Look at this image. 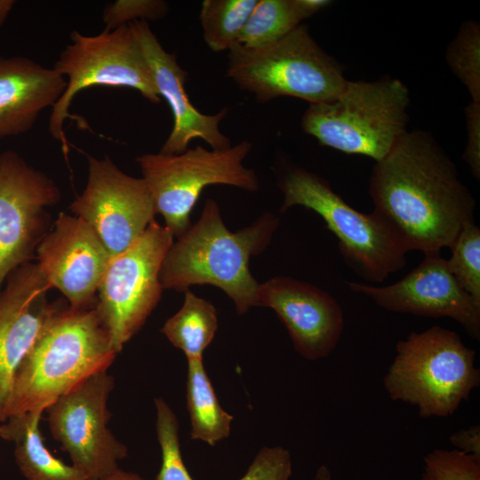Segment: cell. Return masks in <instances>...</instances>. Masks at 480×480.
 Instances as JSON below:
<instances>
[{
    "mask_svg": "<svg viewBox=\"0 0 480 480\" xmlns=\"http://www.w3.org/2000/svg\"><path fill=\"white\" fill-rule=\"evenodd\" d=\"M71 43L60 53L53 68L66 79V88L52 108L49 132L61 145L68 161L69 144L64 132L66 119H82L69 113L76 95L91 86L105 85L136 90L153 104L162 99L156 91L149 65L130 25L112 30L104 29L96 36L71 32Z\"/></svg>",
    "mask_w": 480,
    "mask_h": 480,
    "instance_id": "ba28073f",
    "label": "cell"
},
{
    "mask_svg": "<svg viewBox=\"0 0 480 480\" xmlns=\"http://www.w3.org/2000/svg\"><path fill=\"white\" fill-rule=\"evenodd\" d=\"M169 6L163 0H116L106 5L103 11L105 29L112 30L139 20L163 19Z\"/></svg>",
    "mask_w": 480,
    "mask_h": 480,
    "instance_id": "f1b7e54d",
    "label": "cell"
},
{
    "mask_svg": "<svg viewBox=\"0 0 480 480\" xmlns=\"http://www.w3.org/2000/svg\"><path fill=\"white\" fill-rule=\"evenodd\" d=\"M468 143L463 160L473 176L480 179V103L470 102L465 108Z\"/></svg>",
    "mask_w": 480,
    "mask_h": 480,
    "instance_id": "4dcf8cb0",
    "label": "cell"
},
{
    "mask_svg": "<svg viewBox=\"0 0 480 480\" xmlns=\"http://www.w3.org/2000/svg\"><path fill=\"white\" fill-rule=\"evenodd\" d=\"M129 25L149 65L158 95L166 100L173 116L172 129L160 153H182L195 139H202L212 149L231 147L230 140L220 129L227 108L206 115L195 108L184 86L187 73L179 65L175 55L164 49L148 21L139 20Z\"/></svg>",
    "mask_w": 480,
    "mask_h": 480,
    "instance_id": "ac0fdd59",
    "label": "cell"
},
{
    "mask_svg": "<svg viewBox=\"0 0 480 480\" xmlns=\"http://www.w3.org/2000/svg\"><path fill=\"white\" fill-rule=\"evenodd\" d=\"M396 350L383 386L392 400L415 406L421 418L453 414L480 385L476 351L454 331L436 325L412 332Z\"/></svg>",
    "mask_w": 480,
    "mask_h": 480,
    "instance_id": "277c9868",
    "label": "cell"
},
{
    "mask_svg": "<svg viewBox=\"0 0 480 480\" xmlns=\"http://www.w3.org/2000/svg\"><path fill=\"white\" fill-rule=\"evenodd\" d=\"M292 472V457L287 449L263 447L239 480H289Z\"/></svg>",
    "mask_w": 480,
    "mask_h": 480,
    "instance_id": "f546056e",
    "label": "cell"
},
{
    "mask_svg": "<svg viewBox=\"0 0 480 480\" xmlns=\"http://www.w3.org/2000/svg\"><path fill=\"white\" fill-rule=\"evenodd\" d=\"M100 480H145L140 476L120 469L119 468Z\"/></svg>",
    "mask_w": 480,
    "mask_h": 480,
    "instance_id": "d6a6232c",
    "label": "cell"
},
{
    "mask_svg": "<svg viewBox=\"0 0 480 480\" xmlns=\"http://www.w3.org/2000/svg\"><path fill=\"white\" fill-rule=\"evenodd\" d=\"M52 288L37 264L14 269L0 292V422L8 407L19 366L32 348L57 302H48Z\"/></svg>",
    "mask_w": 480,
    "mask_h": 480,
    "instance_id": "2e32d148",
    "label": "cell"
},
{
    "mask_svg": "<svg viewBox=\"0 0 480 480\" xmlns=\"http://www.w3.org/2000/svg\"><path fill=\"white\" fill-rule=\"evenodd\" d=\"M344 283L353 292L366 296L388 311L448 317L459 323L473 340H480V303L461 288L440 252L424 253L415 268L392 284Z\"/></svg>",
    "mask_w": 480,
    "mask_h": 480,
    "instance_id": "5bb4252c",
    "label": "cell"
},
{
    "mask_svg": "<svg viewBox=\"0 0 480 480\" xmlns=\"http://www.w3.org/2000/svg\"><path fill=\"white\" fill-rule=\"evenodd\" d=\"M314 480H332L331 473L328 468L324 465L319 467Z\"/></svg>",
    "mask_w": 480,
    "mask_h": 480,
    "instance_id": "e575fe53",
    "label": "cell"
},
{
    "mask_svg": "<svg viewBox=\"0 0 480 480\" xmlns=\"http://www.w3.org/2000/svg\"><path fill=\"white\" fill-rule=\"evenodd\" d=\"M187 406L192 440L214 446L229 436L233 416L221 407L203 359L188 360Z\"/></svg>",
    "mask_w": 480,
    "mask_h": 480,
    "instance_id": "7402d4cb",
    "label": "cell"
},
{
    "mask_svg": "<svg viewBox=\"0 0 480 480\" xmlns=\"http://www.w3.org/2000/svg\"><path fill=\"white\" fill-rule=\"evenodd\" d=\"M14 4H15V1L13 0H0V28L6 21Z\"/></svg>",
    "mask_w": 480,
    "mask_h": 480,
    "instance_id": "836d02e7",
    "label": "cell"
},
{
    "mask_svg": "<svg viewBox=\"0 0 480 480\" xmlns=\"http://www.w3.org/2000/svg\"><path fill=\"white\" fill-rule=\"evenodd\" d=\"M445 59L453 74L465 85L472 102L480 103V25L468 20L449 44Z\"/></svg>",
    "mask_w": 480,
    "mask_h": 480,
    "instance_id": "d4e9b609",
    "label": "cell"
},
{
    "mask_svg": "<svg viewBox=\"0 0 480 480\" xmlns=\"http://www.w3.org/2000/svg\"><path fill=\"white\" fill-rule=\"evenodd\" d=\"M277 187L284 195L280 212L296 205L316 212L338 239L345 263L365 282L381 283L406 266L408 251L388 224L374 212L350 206L320 175L291 166Z\"/></svg>",
    "mask_w": 480,
    "mask_h": 480,
    "instance_id": "8992f818",
    "label": "cell"
},
{
    "mask_svg": "<svg viewBox=\"0 0 480 480\" xmlns=\"http://www.w3.org/2000/svg\"><path fill=\"white\" fill-rule=\"evenodd\" d=\"M44 409L9 417L0 424V438L14 443L16 464L27 480H87L72 464L55 457L44 444L40 420Z\"/></svg>",
    "mask_w": 480,
    "mask_h": 480,
    "instance_id": "ffe728a7",
    "label": "cell"
},
{
    "mask_svg": "<svg viewBox=\"0 0 480 480\" xmlns=\"http://www.w3.org/2000/svg\"><path fill=\"white\" fill-rule=\"evenodd\" d=\"M332 3L329 0H258L238 44L256 48L272 44Z\"/></svg>",
    "mask_w": 480,
    "mask_h": 480,
    "instance_id": "44dd1931",
    "label": "cell"
},
{
    "mask_svg": "<svg viewBox=\"0 0 480 480\" xmlns=\"http://www.w3.org/2000/svg\"><path fill=\"white\" fill-rule=\"evenodd\" d=\"M116 355L95 307L74 308L58 300L18 368L8 418L46 410L90 376L108 371Z\"/></svg>",
    "mask_w": 480,
    "mask_h": 480,
    "instance_id": "3957f363",
    "label": "cell"
},
{
    "mask_svg": "<svg viewBox=\"0 0 480 480\" xmlns=\"http://www.w3.org/2000/svg\"><path fill=\"white\" fill-rule=\"evenodd\" d=\"M258 0H204L199 14L203 36L213 52L238 44L244 27Z\"/></svg>",
    "mask_w": 480,
    "mask_h": 480,
    "instance_id": "cb8c5ba5",
    "label": "cell"
},
{
    "mask_svg": "<svg viewBox=\"0 0 480 480\" xmlns=\"http://www.w3.org/2000/svg\"><path fill=\"white\" fill-rule=\"evenodd\" d=\"M252 144L247 140L226 149L202 146L176 155L147 153L136 158L165 227L174 237L191 227L190 214L202 191L210 185H228L254 192L260 188L256 172L244 164Z\"/></svg>",
    "mask_w": 480,
    "mask_h": 480,
    "instance_id": "9c48e42d",
    "label": "cell"
},
{
    "mask_svg": "<svg viewBox=\"0 0 480 480\" xmlns=\"http://www.w3.org/2000/svg\"><path fill=\"white\" fill-rule=\"evenodd\" d=\"M450 442L454 449L480 458V427L472 426L451 435Z\"/></svg>",
    "mask_w": 480,
    "mask_h": 480,
    "instance_id": "1f68e13d",
    "label": "cell"
},
{
    "mask_svg": "<svg viewBox=\"0 0 480 480\" xmlns=\"http://www.w3.org/2000/svg\"><path fill=\"white\" fill-rule=\"evenodd\" d=\"M65 88V77L53 68L26 57L0 55V138L28 132Z\"/></svg>",
    "mask_w": 480,
    "mask_h": 480,
    "instance_id": "d6986e66",
    "label": "cell"
},
{
    "mask_svg": "<svg viewBox=\"0 0 480 480\" xmlns=\"http://www.w3.org/2000/svg\"><path fill=\"white\" fill-rule=\"evenodd\" d=\"M259 306L275 311L295 350L311 361L328 356L344 328L343 311L326 291L287 276H276L258 288Z\"/></svg>",
    "mask_w": 480,
    "mask_h": 480,
    "instance_id": "e0dca14e",
    "label": "cell"
},
{
    "mask_svg": "<svg viewBox=\"0 0 480 480\" xmlns=\"http://www.w3.org/2000/svg\"><path fill=\"white\" fill-rule=\"evenodd\" d=\"M374 210L408 252H440L475 222L476 200L456 165L425 131L406 132L376 161L369 179Z\"/></svg>",
    "mask_w": 480,
    "mask_h": 480,
    "instance_id": "6da1fadb",
    "label": "cell"
},
{
    "mask_svg": "<svg viewBox=\"0 0 480 480\" xmlns=\"http://www.w3.org/2000/svg\"><path fill=\"white\" fill-rule=\"evenodd\" d=\"M449 270L461 288L480 303V228L465 224L450 246Z\"/></svg>",
    "mask_w": 480,
    "mask_h": 480,
    "instance_id": "484cf974",
    "label": "cell"
},
{
    "mask_svg": "<svg viewBox=\"0 0 480 480\" xmlns=\"http://www.w3.org/2000/svg\"><path fill=\"white\" fill-rule=\"evenodd\" d=\"M423 461L420 480H480V458L456 449H435Z\"/></svg>",
    "mask_w": 480,
    "mask_h": 480,
    "instance_id": "83f0119b",
    "label": "cell"
},
{
    "mask_svg": "<svg viewBox=\"0 0 480 480\" xmlns=\"http://www.w3.org/2000/svg\"><path fill=\"white\" fill-rule=\"evenodd\" d=\"M227 76L260 103L279 97L309 104L329 101L348 81L340 63L319 46L304 24L264 46L233 47Z\"/></svg>",
    "mask_w": 480,
    "mask_h": 480,
    "instance_id": "52a82bcc",
    "label": "cell"
},
{
    "mask_svg": "<svg viewBox=\"0 0 480 480\" xmlns=\"http://www.w3.org/2000/svg\"><path fill=\"white\" fill-rule=\"evenodd\" d=\"M60 199L46 174L12 150L0 154V292L8 276L34 257L48 233L46 208Z\"/></svg>",
    "mask_w": 480,
    "mask_h": 480,
    "instance_id": "4fadbf2b",
    "label": "cell"
},
{
    "mask_svg": "<svg viewBox=\"0 0 480 480\" xmlns=\"http://www.w3.org/2000/svg\"><path fill=\"white\" fill-rule=\"evenodd\" d=\"M37 266L74 308L96 306L98 287L111 256L82 219L60 213L36 248Z\"/></svg>",
    "mask_w": 480,
    "mask_h": 480,
    "instance_id": "9a60e30c",
    "label": "cell"
},
{
    "mask_svg": "<svg viewBox=\"0 0 480 480\" xmlns=\"http://www.w3.org/2000/svg\"><path fill=\"white\" fill-rule=\"evenodd\" d=\"M156 435L161 449V467L155 480H193L181 456L178 419L161 397L155 398Z\"/></svg>",
    "mask_w": 480,
    "mask_h": 480,
    "instance_id": "4316f807",
    "label": "cell"
},
{
    "mask_svg": "<svg viewBox=\"0 0 480 480\" xmlns=\"http://www.w3.org/2000/svg\"><path fill=\"white\" fill-rule=\"evenodd\" d=\"M114 388L108 371L95 373L45 410L52 436L87 480H100L118 468L127 447L108 428L107 402Z\"/></svg>",
    "mask_w": 480,
    "mask_h": 480,
    "instance_id": "8fae6325",
    "label": "cell"
},
{
    "mask_svg": "<svg viewBox=\"0 0 480 480\" xmlns=\"http://www.w3.org/2000/svg\"><path fill=\"white\" fill-rule=\"evenodd\" d=\"M278 226L279 218L267 212L232 232L216 201L208 198L198 220L167 251L159 272L163 289L186 292L192 285L210 284L229 297L238 315L259 307L260 284L249 261L268 248Z\"/></svg>",
    "mask_w": 480,
    "mask_h": 480,
    "instance_id": "7a4b0ae2",
    "label": "cell"
},
{
    "mask_svg": "<svg viewBox=\"0 0 480 480\" xmlns=\"http://www.w3.org/2000/svg\"><path fill=\"white\" fill-rule=\"evenodd\" d=\"M87 163L85 188L70 210L94 230L112 258L131 247L155 220V204L142 178L124 173L108 156H87Z\"/></svg>",
    "mask_w": 480,
    "mask_h": 480,
    "instance_id": "7c38bea8",
    "label": "cell"
},
{
    "mask_svg": "<svg viewBox=\"0 0 480 480\" xmlns=\"http://www.w3.org/2000/svg\"><path fill=\"white\" fill-rule=\"evenodd\" d=\"M184 292L181 308L166 320L161 332L188 360L203 359L218 329L217 310L212 303L190 290Z\"/></svg>",
    "mask_w": 480,
    "mask_h": 480,
    "instance_id": "603a6c76",
    "label": "cell"
},
{
    "mask_svg": "<svg viewBox=\"0 0 480 480\" xmlns=\"http://www.w3.org/2000/svg\"><path fill=\"white\" fill-rule=\"evenodd\" d=\"M173 238L165 226L153 220L131 247L110 259L98 287L95 308L117 354L161 299L159 272Z\"/></svg>",
    "mask_w": 480,
    "mask_h": 480,
    "instance_id": "30bf717a",
    "label": "cell"
},
{
    "mask_svg": "<svg viewBox=\"0 0 480 480\" xmlns=\"http://www.w3.org/2000/svg\"><path fill=\"white\" fill-rule=\"evenodd\" d=\"M409 104L408 88L397 78L348 81L333 100L309 104L301 126L323 146L376 162L407 132Z\"/></svg>",
    "mask_w": 480,
    "mask_h": 480,
    "instance_id": "5b68a950",
    "label": "cell"
}]
</instances>
